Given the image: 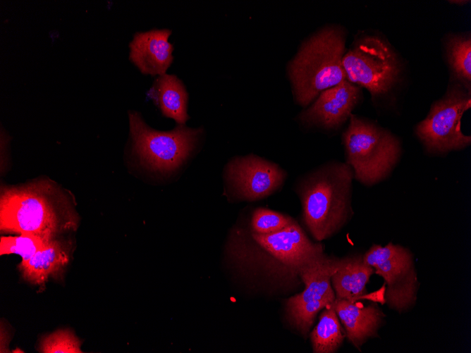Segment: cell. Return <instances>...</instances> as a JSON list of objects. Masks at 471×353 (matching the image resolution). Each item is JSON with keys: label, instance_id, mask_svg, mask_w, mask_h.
Masks as SVG:
<instances>
[{"label": "cell", "instance_id": "1", "mask_svg": "<svg viewBox=\"0 0 471 353\" xmlns=\"http://www.w3.org/2000/svg\"><path fill=\"white\" fill-rule=\"evenodd\" d=\"M324 254L322 244L312 242L295 220L267 234L236 225L226 244V258L240 275L275 288L302 283V271Z\"/></svg>", "mask_w": 471, "mask_h": 353}, {"label": "cell", "instance_id": "2", "mask_svg": "<svg viewBox=\"0 0 471 353\" xmlns=\"http://www.w3.org/2000/svg\"><path fill=\"white\" fill-rule=\"evenodd\" d=\"M353 173L345 162L329 161L300 178L295 186L302 220L313 238L321 242L337 233L353 215Z\"/></svg>", "mask_w": 471, "mask_h": 353}, {"label": "cell", "instance_id": "3", "mask_svg": "<svg viewBox=\"0 0 471 353\" xmlns=\"http://www.w3.org/2000/svg\"><path fill=\"white\" fill-rule=\"evenodd\" d=\"M76 225L71 206L48 182L1 190V233L31 234L51 240Z\"/></svg>", "mask_w": 471, "mask_h": 353}, {"label": "cell", "instance_id": "4", "mask_svg": "<svg viewBox=\"0 0 471 353\" xmlns=\"http://www.w3.org/2000/svg\"><path fill=\"white\" fill-rule=\"evenodd\" d=\"M346 35L330 25L305 39L288 64L296 103L307 107L323 91L347 80L343 66Z\"/></svg>", "mask_w": 471, "mask_h": 353}, {"label": "cell", "instance_id": "5", "mask_svg": "<svg viewBox=\"0 0 471 353\" xmlns=\"http://www.w3.org/2000/svg\"><path fill=\"white\" fill-rule=\"evenodd\" d=\"M346 79L365 88L374 103L394 100L404 85L403 58L389 41L377 32L358 36L343 58Z\"/></svg>", "mask_w": 471, "mask_h": 353}, {"label": "cell", "instance_id": "6", "mask_svg": "<svg viewBox=\"0 0 471 353\" xmlns=\"http://www.w3.org/2000/svg\"><path fill=\"white\" fill-rule=\"evenodd\" d=\"M346 161L354 178L372 186L386 179L400 161L399 138L377 123L351 114L342 135Z\"/></svg>", "mask_w": 471, "mask_h": 353}, {"label": "cell", "instance_id": "7", "mask_svg": "<svg viewBox=\"0 0 471 353\" xmlns=\"http://www.w3.org/2000/svg\"><path fill=\"white\" fill-rule=\"evenodd\" d=\"M471 106V90L449 80L445 94L434 101L427 116L415 127V133L425 151L445 155L467 147L471 137L461 130V120Z\"/></svg>", "mask_w": 471, "mask_h": 353}, {"label": "cell", "instance_id": "8", "mask_svg": "<svg viewBox=\"0 0 471 353\" xmlns=\"http://www.w3.org/2000/svg\"><path fill=\"white\" fill-rule=\"evenodd\" d=\"M133 150L147 168L161 173L179 168L190 156L197 143L200 129L180 124L169 132L149 128L135 111L129 112Z\"/></svg>", "mask_w": 471, "mask_h": 353}, {"label": "cell", "instance_id": "9", "mask_svg": "<svg viewBox=\"0 0 471 353\" xmlns=\"http://www.w3.org/2000/svg\"><path fill=\"white\" fill-rule=\"evenodd\" d=\"M337 259L324 254L306 266L300 273L303 291L286 301V319L304 336L308 334L317 314L336 299L331 278L336 269Z\"/></svg>", "mask_w": 471, "mask_h": 353}, {"label": "cell", "instance_id": "10", "mask_svg": "<svg viewBox=\"0 0 471 353\" xmlns=\"http://www.w3.org/2000/svg\"><path fill=\"white\" fill-rule=\"evenodd\" d=\"M287 173L278 164L254 154L231 159L225 168V179L236 199L256 201L280 189Z\"/></svg>", "mask_w": 471, "mask_h": 353}, {"label": "cell", "instance_id": "11", "mask_svg": "<svg viewBox=\"0 0 471 353\" xmlns=\"http://www.w3.org/2000/svg\"><path fill=\"white\" fill-rule=\"evenodd\" d=\"M362 99V88L345 80L320 93L300 113L298 119L308 127L336 130L348 120Z\"/></svg>", "mask_w": 471, "mask_h": 353}, {"label": "cell", "instance_id": "12", "mask_svg": "<svg viewBox=\"0 0 471 353\" xmlns=\"http://www.w3.org/2000/svg\"><path fill=\"white\" fill-rule=\"evenodd\" d=\"M374 268L386 284L385 301L391 309L401 313L415 305L419 282L410 249L403 247L396 255Z\"/></svg>", "mask_w": 471, "mask_h": 353}, {"label": "cell", "instance_id": "13", "mask_svg": "<svg viewBox=\"0 0 471 353\" xmlns=\"http://www.w3.org/2000/svg\"><path fill=\"white\" fill-rule=\"evenodd\" d=\"M170 30L137 32L130 43L129 58L141 73L162 75L173 61V46L169 42Z\"/></svg>", "mask_w": 471, "mask_h": 353}, {"label": "cell", "instance_id": "14", "mask_svg": "<svg viewBox=\"0 0 471 353\" xmlns=\"http://www.w3.org/2000/svg\"><path fill=\"white\" fill-rule=\"evenodd\" d=\"M333 306L348 340L359 350L369 338L378 335L385 315L377 304L362 306L356 302L335 299Z\"/></svg>", "mask_w": 471, "mask_h": 353}, {"label": "cell", "instance_id": "15", "mask_svg": "<svg viewBox=\"0 0 471 353\" xmlns=\"http://www.w3.org/2000/svg\"><path fill=\"white\" fill-rule=\"evenodd\" d=\"M374 273V268L364 262L362 255L338 259L331 278L336 299H362L367 295L366 285Z\"/></svg>", "mask_w": 471, "mask_h": 353}, {"label": "cell", "instance_id": "16", "mask_svg": "<svg viewBox=\"0 0 471 353\" xmlns=\"http://www.w3.org/2000/svg\"><path fill=\"white\" fill-rule=\"evenodd\" d=\"M68 261L69 253L66 244L53 239L28 261H21L18 268L25 280L33 285H42L50 277L61 273Z\"/></svg>", "mask_w": 471, "mask_h": 353}, {"label": "cell", "instance_id": "17", "mask_svg": "<svg viewBox=\"0 0 471 353\" xmlns=\"http://www.w3.org/2000/svg\"><path fill=\"white\" fill-rule=\"evenodd\" d=\"M149 94L162 113L184 124L188 119V94L183 82L173 75L164 74L153 83Z\"/></svg>", "mask_w": 471, "mask_h": 353}, {"label": "cell", "instance_id": "18", "mask_svg": "<svg viewBox=\"0 0 471 353\" xmlns=\"http://www.w3.org/2000/svg\"><path fill=\"white\" fill-rule=\"evenodd\" d=\"M442 44L450 80L471 90L470 32L448 33L444 37Z\"/></svg>", "mask_w": 471, "mask_h": 353}, {"label": "cell", "instance_id": "19", "mask_svg": "<svg viewBox=\"0 0 471 353\" xmlns=\"http://www.w3.org/2000/svg\"><path fill=\"white\" fill-rule=\"evenodd\" d=\"M345 335L333 304L326 306L319 322L310 333L313 352L333 353L343 342Z\"/></svg>", "mask_w": 471, "mask_h": 353}, {"label": "cell", "instance_id": "20", "mask_svg": "<svg viewBox=\"0 0 471 353\" xmlns=\"http://www.w3.org/2000/svg\"><path fill=\"white\" fill-rule=\"evenodd\" d=\"M51 240L31 234L1 237L0 254H18L22 258L21 261H27Z\"/></svg>", "mask_w": 471, "mask_h": 353}, {"label": "cell", "instance_id": "21", "mask_svg": "<svg viewBox=\"0 0 471 353\" xmlns=\"http://www.w3.org/2000/svg\"><path fill=\"white\" fill-rule=\"evenodd\" d=\"M294 221L290 216L267 209L257 208L252 213L249 228L257 233H273L281 230Z\"/></svg>", "mask_w": 471, "mask_h": 353}, {"label": "cell", "instance_id": "22", "mask_svg": "<svg viewBox=\"0 0 471 353\" xmlns=\"http://www.w3.org/2000/svg\"><path fill=\"white\" fill-rule=\"evenodd\" d=\"M81 342L68 329L59 330L43 337L39 345L43 353H82Z\"/></svg>", "mask_w": 471, "mask_h": 353}, {"label": "cell", "instance_id": "23", "mask_svg": "<svg viewBox=\"0 0 471 353\" xmlns=\"http://www.w3.org/2000/svg\"><path fill=\"white\" fill-rule=\"evenodd\" d=\"M404 247L389 242L385 246L373 244L364 255V262L374 267L376 265L387 261L399 253Z\"/></svg>", "mask_w": 471, "mask_h": 353}, {"label": "cell", "instance_id": "24", "mask_svg": "<svg viewBox=\"0 0 471 353\" xmlns=\"http://www.w3.org/2000/svg\"><path fill=\"white\" fill-rule=\"evenodd\" d=\"M468 2H470V1H465H465L464 0L449 1V3H451V4H457V5H459V6L466 4Z\"/></svg>", "mask_w": 471, "mask_h": 353}]
</instances>
